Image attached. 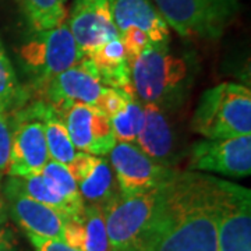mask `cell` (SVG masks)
<instances>
[{
    "instance_id": "cell-1",
    "label": "cell",
    "mask_w": 251,
    "mask_h": 251,
    "mask_svg": "<svg viewBox=\"0 0 251 251\" xmlns=\"http://www.w3.org/2000/svg\"><path fill=\"white\" fill-rule=\"evenodd\" d=\"M218 177L179 171L163 184L152 219L131 251H219Z\"/></svg>"
},
{
    "instance_id": "cell-2",
    "label": "cell",
    "mask_w": 251,
    "mask_h": 251,
    "mask_svg": "<svg viewBox=\"0 0 251 251\" xmlns=\"http://www.w3.org/2000/svg\"><path fill=\"white\" fill-rule=\"evenodd\" d=\"M131 87L143 105L175 112L187 100L197 75L190 56L172 53L169 46L150 45L130 64Z\"/></svg>"
},
{
    "instance_id": "cell-3",
    "label": "cell",
    "mask_w": 251,
    "mask_h": 251,
    "mask_svg": "<svg viewBox=\"0 0 251 251\" xmlns=\"http://www.w3.org/2000/svg\"><path fill=\"white\" fill-rule=\"evenodd\" d=\"M191 128L206 140L251 134L250 88L221 82L206 90L191 117Z\"/></svg>"
},
{
    "instance_id": "cell-4",
    "label": "cell",
    "mask_w": 251,
    "mask_h": 251,
    "mask_svg": "<svg viewBox=\"0 0 251 251\" xmlns=\"http://www.w3.org/2000/svg\"><path fill=\"white\" fill-rule=\"evenodd\" d=\"M18 57L27 75L31 98L42 95L46 85L60 73L69 70L82 57L67 23L57 27L31 32L20 46Z\"/></svg>"
},
{
    "instance_id": "cell-5",
    "label": "cell",
    "mask_w": 251,
    "mask_h": 251,
    "mask_svg": "<svg viewBox=\"0 0 251 251\" xmlns=\"http://www.w3.org/2000/svg\"><path fill=\"white\" fill-rule=\"evenodd\" d=\"M156 10L180 36L215 41L239 16V0H152Z\"/></svg>"
},
{
    "instance_id": "cell-6",
    "label": "cell",
    "mask_w": 251,
    "mask_h": 251,
    "mask_svg": "<svg viewBox=\"0 0 251 251\" xmlns=\"http://www.w3.org/2000/svg\"><path fill=\"white\" fill-rule=\"evenodd\" d=\"M161 187L131 197L120 193L103 208L110 250L131 251L152 219L161 196Z\"/></svg>"
},
{
    "instance_id": "cell-7",
    "label": "cell",
    "mask_w": 251,
    "mask_h": 251,
    "mask_svg": "<svg viewBox=\"0 0 251 251\" xmlns=\"http://www.w3.org/2000/svg\"><path fill=\"white\" fill-rule=\"evenodd\" d=\"M219 251H251V191L232 181H216Z\"/></svg>"
},
{
    "instance_id": "cell-8",
    "label": "cell",
    "mask_w": 251,
    "mask_h": 251,
    "mask_svg": "<svg viewBox=\"0 0 251 251\" xmlns=\"http://www.w3.org/2000/svg\"><path fill=\"white\" fill-rule=\"evenodd\" d=\"M11 155L7 175L24 177L41 173L50 159L42 122L36 116L32 100L11 112Z\"/></svg>"
},
{
    "instance_id": "cell-9",
    "label": "cell",
    "mask_w": 251,
    "mask_h": 251,
    "mask_svg": "<svg viewBox=\"0 0 251 251\" xmlns=\"http://www.w3.org/2000/svg\"><path fill=\"white\" fill-rule=\"evenodd\" d=\"M108 155L119 193L125 197L161 187L179 172L158 165L133 143L116 141Z\"/></svg>"
},
{
    "instance_id": "cell-10",
    "label": "cell",
    "mask_w": 251,
    "mask_h": 251,
    "mask_svg": "<svg viewBox=\"0 0 251 251\" xmlns=\"http://www.w3.org/2000/svg\"><path fill=\"white\" fill-rule=\"evenodd\" d=\"M188 171L246 177L251 173V134L200 140L188 150Z\"/></svg>"
},
{
    "instance_id": "cell-11",
    "label": "cell",
    "mask_w": 251,
    "mask_h": 251,
    "mask_svg": "<svg viewBox=\"0 0 251 251\" xmlns=\"http://www.w3.org/2000/svg\"><path fill=\"white\" fill-rule=\"evenodd\" d=\"M53 106L62 117L75 150L105 156L115 147L116 138L110 120L98 108L81 102H62Z\"/></svg>"
},
{
    "instance_id": "cell-12",
    "label": "cell",
    "mask_w": 251,
    "mask_h": 251,
    "mask_svg": "<svg viewBox=\"0 0 251 251\" xmlns=\"http://www.w3.org/2000/svg\"><path fill=\"white\" fill-rule=\"evenodd\" d=\"M66 23L82 56L119 36L110 0H74Z\"/></svg>"
},
{
    "instance_id": "cell-13",
    "label": "cell",
    "mask_w": 251,
    "mask_h": 251,
    "mask_svg": "<svg viewBox=\"0 0 251 251\" xmlns=\"http://www.w3.org/2000/svg\"><path fill=\"white\" fill-rule=\"evenodd\" d=\"M144 122L135 138V145L158 165L176 169L184 152L181 150L179 135L168 116L169 112L153 106L143 105Z\"/></svg>"
},
{
    "instance_id": "cell-14",
    "label": "cell",
    "mask_w": 251,
    "mask_h": 251,
    "mask_svg": "<svg viewBox=\"0 0 251 251\" xmlns=\"http://www.w3.org/2000/svg\"><path fill=\"white\" fill-rule=\"evenodd\" d=\"M3 191L7 211L11 214L13 219L25 230V233L63 240L64 224L67 219L64 214L28 197L10 177L6 181Z\"/></svg>"
},
{
    "instance_id": "cell-15",
    "label": "cell",
    "mask_w": 251,
    "mask_h": 251,
    "mask_svg": "<svg viewBox=\"0 0 251 251\" xmlns=\"http://www.w3.org/2000/svg\"><path fill=\"white\" fill-rule=\"evenodd\" d=\"M105 87L99 80L97 69L90 57L82 56L69 70L60 73L50 81L36 99H44L50 105L62 102H81L95 106Z\"/></svg>"
},
{
    "instance_id": "cell-16",
    "label": "cell",
    "mask_w": 251,
    "mask_h": 251,
    "mask_svg": "<svg viewBox=\"0 0 251 251\" xmlns=\"http://www.w3.org/2000/svg\"><path fill=\"white\" fill-rule=\"evenodd\" d=\"M84 204L103 206L119 194L116 177L108 158L77 151L67 165Z\"/></svg>"
},
{
    "instance_id": "cell-17",
    "label": "cell",
    "mask_w": 251,
    "mask_h": 251,
    "mask_svg": "<svg viewBox=\"0 0 251 251\" xmlns=\"http://www.w3.org/2000/svg\"><path fill=\"white\" fill-rule=\"evenodd\" d=\"M112 17L119 35L127 29H141L156 46H169L171 32L152 0H110Z\"/></svg>"
},
{
    "instance_id": "cell-18",
    "label": "cell",
    "mask_w": 251,
    "mask_h": 251,
    "mask_svg": "<svg viewBox=\"0 0 251 251\" xmlns=\"http://www.w3.org/2000/svg\"><path fill=\"white\" fill-rule=\"evenodd\" d=\"M90 57L102 85L116 90H133L131 87V70L126 56L125 46L120 36L113 38L103 45L92 50Z\"/></svg>"
},
{
    "instance_id": "cell-19",
    "label": "cell",
    "mask_w": 251,
    "mask_h": 251,
    "mask_svg": "<svg viewBox=\"0 0 251 251\" xmlns=\"http://www.w3.org/2000/svg\"><path fill=\"white\" fill-rule=\"evenodd\" d=\"M32 105L35 109L36 116L42 122L44 131H45L46 144L50 159L60 162L63 165H69L75 156L77 150L73 145L72 138L69 135V131L63 123L62 117L56 112L53 105L46 102L44 99H34Z\"/></svg>"
},
{
    "instance_id": "cell-20",
    "label": "cell",
    "mask_w": 251,
    "mask_h": 251,
    "mask_svg": "<svg viewBox=\"0 0 251 251\" xmlns=\"http://www.w3.org/2000/svg\"><path fill=\"white\" fill-rule=\"evenodd\" d=\"M13 180V183L17 186L24 194L28 197L35 200L38 202L44 205L53 208L56 211L62 212L66 216L78 215L81 211L84 209V205H75L67 198L60 196L48 181H46L41 173L36 175H29L24 177H16V176H9Z\"/></svg>"
},
{
    "instance_id": "cell-21",
    "label": "cell",
    "mask_w": 251,
    "mask_h": 251,
    "mask_svg": "<svg viewBox=\"0 0 251 251\" xmlns=\"http://www.w3.org/2000/svg\"><path fill=\"white\" fill-rule=\"evenodd\" d=\"M17 3L31 32L57 27L67 18L63 0H17Z\"/></svg>"
},
{
    "instance_id": "cell-22",
    "label": "cell",
    "mask_w": 251,
    "mask_h": 251,
    "mask_svg": "<svg viewBox=\"0 0 251 251\" xmlns=\"http://www.w3.org/2000/svg\"><path fill=\"white\" fill-rule=\"evenodd\" d=\"M80 251H112L109 243L103 208L85 204L80 215Z\"/></svg>"
},
{
    "instance_id": "cell-23",
    "label": "cell",
    "mask_w": 251,
    "mask_h": 251,
    "mask_svg": "<svg viewBox=\"0 0 251 251\" xmlns=\"http://www.w3.org/2000/svg\"><path fill=\"white\" fill-rule=\"evenodd\" d=\"M31 95L17 78L14 67L11 66L9 56L0 39V109L6 112H14L24 106Z\"/></svg>"
},
{
    "instance_id": "cell-24",
    "label": "cell",
    "mask_w": 251,
    "mask_h": 251,
    "mask_svg": "<svg viewBox=\"0 0 251 251\" xmlns=\"http://www.w3.org/2000/svg\"><path fill=\"white\" fill-rule=\"evenodd\" d=\"M109 120L116 141L134 144L144 122L143 103L135 98V95H131L125 108Z\"/></svg>"
},
{
    "instance_id": "cell-25",
    "label": "cell",
    "mask_w": 251,
    "mask_h": 251,
    "mask_svg": "<svg viewBox=\"0 0 251 251\" xmlns=\"http://www.w3.org/2000/svg\"><path fill=\"white\" fill-rule=\"evenodd\" d=\"M41 175L60 196L67 198L75 205H84V201L77 188V183L66 165L49 159L41 171Z\"/></svg>"
},
{
    "instance_id": "cell-26",
    "label": "cell",
    "mask_w": 251,
    "mask_h": 251,
    "mask_svg": "<svg viewBox=\"0 0 251 251\" xmlns=\"http://www.w3.org/2000/svg\"><path fill=\"white\" fill-rule=\"evenodd\" d=\"M131 95H134L133 90H116V88L105 87V90L95 103V108H98L102 113H105L110 119L125 108V105Z\"/></svg>"
},
{
    "instance_id": "cell-27",
    "label": "cell",
    "mask_w": 251,
    "mask_h": 251,
    "mask_svg": "<svg viewBox=\"0 0 251 251\" xmlns=\"http://www.w3.org/2000/svg\"><path fill=\"white\" fill-rule=\"evenodd\" d=\"M11 141H13L11 115L9 112L0 109V176L9 171Z\"/></svg>"
},
{
    "instance_id": "cell-28",
    "label": "cell",
    "mask_w": 251,
    "mask_h": 251,
    "mask_svg": "<svg viewBox=\"0 0 251 251\" xmlns=\"http://www.w3.org/2000/svg\"><path fill=\"white\" fill-rule=\"evenodd\" d=\"M119 36H120V39L123 42L126 56H127V60H128L130 64L137 56L143 53L148 46L152 45L150 38L141 29L131 28V29H127L125 32H122Z\"/></svg>"
},
{
    "instance_id": "cell-29",
    "label": "cell",
    "mask_w": 251,
    "mask_h": 251,
    "mask_svg": "<svg viewBox=\"0 0 251 251\" xmlns=\"http://www.w3.org/2000/svg\"><path fill=\"white\" fill-rule=\"evenodd\" d=\"M27 236L36 251H80L63 240L46 239V237H39L34 234H27Z\"/></svg>"
},
{
    "instance_id": "cell-30",
    "label": "cell",
    "mask_w": 251,
    "mask_h": 251,
    "mask_svg": "<svg viewBox=\"0 0 251 251\" xmlns=\"http://www.w3.org/2000/svg\"><path fill=\"white\" fill-rule=\"evenodd\" d=\"M0 251H16V247L4 232H0Z\"/></svg>"
},
{
    "instance_id": "cell-31",
    "label": "cell",
    "mask_w": 251,
    "mask_h": 251,
    "mask_svg": "<svg viewBox=\"0 0 251 251\" xmlns=\"http://www.w3.org/2000/svg\"><path fill=\"white\" fill-rule=\"evenodd\" d=\"M7 215H9V211H7L6 200H4V197L0 196V226L7 221Z\"/></svg>"
},
{
    "instance_id": "cell-32",
    "label": "cell",
    "mask_w": 251,
    "mask_h": 251,
    "mask_svg": "<svg viewBox=\"0 0 251 251\" xmlns=\"http://www.w3.org/2000/svg\"><path fill=\"white\" fill-rule=\"evenodd\" d=\"M63 1H64V3H66V1H67V0H63Z\"/></svg>"
},
{
    "instance_id": "cell-33",
    "label": "cell",
    "mask_w": 251,
    "mask_h": 251,
    "mask_svg": "<svg viewBox=\"0 0 251 251\" xmlns=\"http://www.w3.org/2000/svg\"><path fill=\"white\" fill-rule=\"evenodd\" d=\"M0 177H1V176H0Z\"/></svg>"
}]
</instances>
